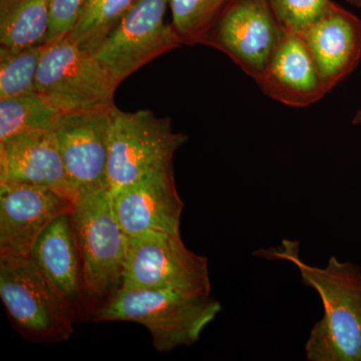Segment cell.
I'll return each mask as SVG.
<instances>
[{
  "label": "cell",
  "mask_w": 361,
  "mask_h": 361,
  "mask_svg": "<svg viewBox=\"0 0 361 361\" xmlns=\"http://www.w3.org/2000/svg\"><path fill=\"white\" fill-rule=\"evenodd\" d=\"M270 261H285L295 266L301 281L317 292L323 316L313 325L306 341L308 361H361V269L355 263L329 259L317 267L301 258L298 241L282 240L281 244L253 252Z\"/></svg>",
  "instance_id": "6da1fadb"
},
{
  "label": "cell",
  "mask_w": 361,
  "mask_h": 361,
  "mask_svg": "<svg viewBox=\"0 0 361 361\" xmlns=\"http://www.w3.org/2000/svg\"><path fill=\"white\" fill-rule=\"evenodd\" d=\"M221 310L211 293L118 288L94 320L139 323L149 330L157 350L168 353L196 343Z\"/></svg>",
  "instance_id": "7a4b0ae2"
},
{
  "label": "cell",
  "mask_w": 361,
  "mask_h": 361,
  "mask_svg": "<svg viewBox=\"0 0 361 361\" xmlns=\"http://www.w3.org/2000/svg\"><path fill=\"white\" fill-rule=\"evenodd\" d=\"M71 219L85 290L101 297L120 288L130 236L116 220L110 189L78 193Z\"/></svg>",
  "instance_id": "3957f363"
},
{
  "label": "cell",
  "mask_w": 361,
  "mask_h": 361,
  "mask_svg": "<svg viewBox=\"0 0 361 361\" xmlns=\"http://www.w3.org/2000/svg\"><path fill=\"white\" fill-rule=\"evenodd\" d=\"M120 82L92 51L70 35L45 42L37 90L61 111L96 110L114 104Z\"/></svg>",
  "instance_id": "277c9868"
},
{
  "label": "cell",
  "mask_w": 361,
  "mask_h": 361,
  "mask_svg": "<svg viewBox=\"0 0 361 361\" xmlns=\"http://www.w3.org/2000/svg\"><path fill=\"white\" fill-rule=\"evenodd\" d=\"M188 137L176 133L170 118L151 111H113L106 183L110 191L128 186L155 171L173 167V160Z\"/></svg>",
  "instance_id": "5b68a950"
},
{
  "label": "cell",
  "mask_w": 361,
  "mask_h": 361,
  "mask_svg": "<svg viewBox=\"0 0 361 361\" xmlns=\"http://www.w3.org/2000/svg\"><path fill=\"white\" fill-rule=\"evenodd\" d=\"M120 288L211 293L208 259L189 250L180 234L135 235L130 237Z\"/></svg>",
  "instance_id": "8992f818"
},
{
  "label": "cell",
  "mask_w": 361,
  "mask_h": 361,
  "mask_svg": "<svg viewBox=\"0 0 361 361\" xmlns=\"http://www.w3.org/2000/svg\"><path fill=\"white\" fill-rule=\"evenodd\" d=\"M0 297L21 331L40 341L73 334L68 301L30 256L0 255Z\"/></svg>",
  "instance_id": "52a82bcc"
},
{
  "label": "cell",
  "mask_w": 361,
  "mask_h": 361,
  "mask_svg": "<svg viewBox=\"0 0 361 361\" xmlns=\"http://www.w3.org/2000/svg\"><path fill=\"white\" fill-rule=\"evenodd\" d=\"M168 6L169 0H139L92 52L120 84L183 44L174 26L165 23Z\"/></svg>",
  "instance_id": "ba28073f"
},
{
  "label": "cell",
  "mask_w": 361,
  "mask_h": 361,
  "mask_svg": "<svg viewBox=\"0 0 361 361\" xmlns=\"http://www.w3.org/2000/svg\"><path fill=\"white\" fill-rule=\"evenodd\" d=\"M284 33L268 0H230L201 44L224 52L256 82Z\"/></svg>",
  "instance_id": "9c48e42d"
},
{
  "label": "cell",
  "mask_w": 361,
  "mask_h": 361,
  "mask_svg": "<svg viewBox=\"0 0 361 361\" xmlns=\"http://www.w3.org/2000/svg\"><path fill=\"white\" fill-rule=\"evenodd\" d=\"M115 106L61 111L54 123L52 130L77 195L108 188L106 169Z\"/></svg>",
  "instance_id": "30bf717a"
},
{
  "label": "cell",
  "mask_w": 361,
  "mask_h": 361,
  "mask_svg": "<svg viewBox=\"0 0 361 361\" xmlns=\"http://www.w3.org/2000/svg\"><path fill=\"white\" fill-rule=\"evenodd\" d=\"M73 209V198L51 188L0 182V255L30 256L45 228Z\"/></svg>",
  "instance_id": "8fae6325"
},
{
  "label": "cell",
  "mask_w": 361,
  "mask_h": 361,
  "mask_svg": "<svg viewBox=\"0 0 361 361\" xmlns=\"http://www.w3.org/2000/svg\"><path fill=\"white\" fill-rule=\"evenodd\" d=\"M111 194L116 220L128 236L148 231L180 234L185 204L176 188L173 167L155 171Z\"/></svg>",
  "instance_id": "7c38bea8"
},
{
  "label": "cell",
  "mask_w": 361,
  "mask_h": 361,
  "mask_svg": "<svg viewBox=\"0 0 361 361\" xmlns=\"http://www.w3.org/2000/svg\"><path fill=\"white\" fill-rule=\"evenodd\" d=\"M26 183L77 196L52 130H30L0 142V182Z\"/></svg>",
  "instance_id": "4fadbf2b"
},
{
  "label": "cell",
  "mask_w": 361,
  "mask_h": 361,
  "mask_svg": "<svg viewBox=\"0 0 361 361\" xmlns=\"http://www.w3.org/2000/svg\"><path fill=\"white\" fill-rule=\"evenodd\" d=\"M256 82L274 101L305 108L329 92L310 49L299 33L285 32Z\"/></svg>",
  "instance_id": "5bb4252c"
},
{
  "label": "cell",
  "mask_w": 361,
  "mask_h": 361,
  "mask_svg": "<svg viewBox=\"0 0 361 361\" xmlns=\"http://www.w3.org/2000/svg\"><path fill=\"white\" fill-rule=\"evenodd\" d=\"M298 33L307 44L329 92L360 63L361 20L338 4Z\"/></svg>",
  "instance_id": "9a60e30c"
},
{
  "label": "cell",
  "mask_w": 361,
  "mask_h": 361,
  "mask_svg": "<svg viewBox=\"0 0 361 361\" xmlns=\"http://www.w3.org/2000/svg\"><path fill=\"white\" fill-rule=\"evenodd\" d=\"M30 257L68 300L77 298L82 268L71 212L59 216L45 228Z\"/></svg>",
  "instance_id": "2e32d148"
},
{
  "label": "cell",
  "mask_w": 361,
  "mask_h": 361,
  "mask_svg": "<svg viewBox=\"0 0 361 361\" xmlns=\"http://www.w3.org/2000/svg\"><path fill=\"white\" fill-rule=\"evenodd\" d=\"M49 25L51 0H0L1 47L45 44Z\"/></svg>",
  "instance_id": "e0dca14e"
},
{
  "label": "cell",
  "mask_w": 361,
  "mask_h": 361,
  "mask_svg": "<svg viewBox=\"0 0 361 361\" xmlns=\"http://www.w3.org/2000/svg\"><path fill=\"white\" fill-rule=\"evenodd\" d=\"M61 113L37 90L0 99V142L20 133L52 130Z\"/></svg>",
  "instance_id": "ac0fdd59"
},
{
  "label": "cell",
  "mask_w": 361,
  "mask_h": 361,
  "mask_svg": "<svg viewBox=\"0 0 361 361\" xmlns=\"http://www.w3.org/2000/svg\"><path fill=\"white\" fill-rule=\"evenodd\" d=\"M139 0H89L77 25L68 35L87 51L97 45Z\"/></svg>",
  "instance_id": "d6986e66"
},
{
  "label": "cell",
  "mask_w": 361,
  "mask_h": 361,
  "mask_svg": "<svg viewBox=\"0 0 361 361\" xmlns=\"http://www.w3.org/2000/svg\"><path fill=\"white\" fill-rule=\"evenodd\" d=\"M44 44L0 49V99L37 92V75Z\"/></svg>",
  "instance_id": "ffe728a7"
},
{
  "label": "cell",
  "mask_w": 361,
  "mask_h": 361,
  "mask_svg": "<svg viewBox=\"0 0 361 361\" xmlns=\"http://www.w3.org/2000/svg\"><path fill=\"white\" fill-rule=\"evenodd\" d=\"M230 0H169L172 25L183 44H201Z\"/></svg>",
  "instance_id": "44dd1931"
},
{
  "label": "cell",
  "mask_w": 361,
  "mask_h": 361,
  "mask_svg": "<svg viewBox=\"0 0 361 361\" xmlns=\"http://www.w3.org/2000/svg\"><path fill=\"white\" fill-rule=\"evenodd\" d=\"M284 32H300L322 18L336 2L332 0H268Z\"/></svg>",
  "instance_id": "7402d4cb"
},
{
  "label": "cell",
  "mask_w": 361,
  "mask_h": 361,
  "mask_svg": "<svg viewBox=\"0 0 361 361\" xmlns=\"http://www.w3.org/2000/svg\"><path fill=\"white\" fill-rule=\"evenodd\" d=\"M89 0H51V25L47 42L73 30Z\"/></svg>",
  "instance_id": "603a6c76"
},
{
  "label": "cell",
  "mask_w": 361,
  "mask_h": 361,
  "mask_svg": "<svg viewBox=\"0 0 361 361\" xmlns=\"http://www.w3.org/2000/svg\"><path fill=\"white\" fill-rule=\"evenodd\" d=\"M353 123H355V125L361 126V110L356 114Z\"/></svg>",
  "instance_id": "cb8c5ba5"
},
{
  "label": "cell",
  "mask_w": 361,
  "mask_h": 361,
  "mask_svg": "<svg viewBox=\"0 0 361 361\" xmlns=\"http://www.w3.org/2000/svg\"><path fill=\"white\" fill-rule=\"evenodd\" d=\"M348 4H350L351 6L358 7V8H361V0H346Z\"/></svg>",
  "instance_id": "d4e9b609"
}]
</instances>
